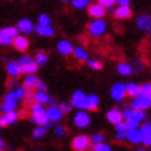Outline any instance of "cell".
I'll return each instance as SVG.
<instances>
[{
  "label": "cell",
  "mask_w": 151,
  "mask_h": 151,
  "mask_svg": "<svg viewBox=\"0 0 151 151\" xmlns=\"http://www.w3.org/2000/svg\"><path fill=\"white\" fill-rule=\"evenodd\" d=\"M15 108H17V99H15L13 92H9L6 94L3 103H1L0 110L4 114V112H9V111H15Z\"/></svg>",
  "instance_id": "cell-1"
},
{
  "label": "cell",
  "mask_w": 151,
  "mask_h": 151,
  "mask_svg": "<svg viewBox=\"0 0 151 151\" xmlns=\"http://www.w3.org/2000/svg\"><path fill=\"white\" fill-rule=\"evenodd\" d=\"M73 124H75L76 128H81V129L87 128V126L90 125V116L83 110H79L78 112L75 114V116H73Z\"/></svg>",
  "instance_id": "cell-2"
},
{
  "label": "cell",
  "mask_w": 151,
  "mask_h": 151,
  "mask_svg": "<svg viewBox=\"0 0 151 151\" xmlns=\"http://www.w3.org/2000/svg\"><path fill=\"white\" fill-rule=\"evenodd\" d=\"M151 105V97H146V96H140L139 94L137 97H134L132 101V110H140L144 111L147 108H150Z\"/></svg>",
  "instance_id": "cell-3"
},
{
  "label": "cell",
  "mask_w": 151,
  "mask_h": 151,
  "mask_svg": "<svg viewBox=\"0 0 151 151\" xmlns=\"http://www.w3.org/2000/svg\"><path fill=\"white\" fill-rule=\"evenodd\" d=\"M72 148L75 151H85L89 148L90 146V142H89V137L85 136V134H81V136H76V137L72 140Z\"/></svg>",
  "instance_id": "cell-4"
},
{
  "label": "cell",
  "mask_w": 151,
  "mask_h": 151,
  "mask_svg": "<svg viewBox=\"0 0 151 151\" xmlns=\"http://www.w3.org/2000/svg\"><path fill=\"white\" fill-rule=\"evenodd\" d=\"M107 29V24L103 21V19H96L93 21L90 25H89V32L92 33L93 36H100L105 32Z\"/></svg>",
  "instance_id": "cell-5"
},
{
  "label": "cell",
  "mask_w": 151,
  "mask_h": 151,
  "mask_svg": "<svg viewBox=\"0 0 151 151\" xmlns=\"http://www.w3.org/2000/svg\"><path fill=\"white\" fill-rule=\"evenodd\" d=\"M126 96V90H125V85L124 83H115L112 89H111V97L115 101H121L124 100Z\"/></svg>",
  "instance_id": "cell-6"
},
{
  "label": "cell",
  "mask_w": 151,
  "mask_h": 151,
  "mask_svg": "<svg viewBox=\"0 0 151 151\" xmlns=\"http://www.w3.org/2000/svg\"><path fill=\"white\" fill-rule=\"evenodd\" d=\"M45 112H46V116L50 122H58L63 118V112L60 111L57 105H50L47 110H45Z\"/></svg>",
  "instance_id": "cell-7"
},
{
  "label": "cell",
  "mask_w": 151,
  "mask_h": 151,
  "mask_svg": "<svg viewBox=\"0 0 151 151\" xmlns=\"http://www.w3.org/2000/svg\"><path fill=\"white\" fill-rule=\"evenodd\" d=\"M136 27L143 31V32H148L151 28V18L150 15H147V14H142V15H139L137 19H136Z\"/></svg>",
  "instance_id": "cell-8"
},
{
  "label": "cell",
  "mask_w": 151,
  "mask_h": 151,
  "mask_svg": "<svg viewBox=\"0 0 151 151\" xmlns=\"http://www.w3.org/2000/svg\"><path fill=\"white\" fill-rule=\"evenodd\" d=\"M99 97L96 94H89V96H85V101H83V110H89V111H94L97 110L99 107Z\"/></svg>",
  "instance_id": "cell-9"
},
{
  "label": "cell",
  "mask_w": 151,
  "mask_h": 151,
  "mask_svg": "<svg viewBox=\"0 0 151 151\" xmlns=\"http://www.w3.org/2000/svg\"><path fill=\"white\" fill-rule=\"evenodd\" d=\"M11 45L14 46V49L18 51H25L28 50V47H29V42L25 36H21V35H17V36L13 39L11 42Z\"/></svg>",
  "instance_id": "cell-10"
},
{
  "label": "cell",
  "mask_w": 151,
  "mask_h": 151,
  "mask_svg": "<svg viewBox=\"0 0 151 151\" xmlns=\"http://www.w3.org/2000/svg\"><path fill=\"white\" fill-rule=\"evenodd\" d=\"M17 29H18V32L28 35V33H32L33 31H35V27H33V24H32V21H31V19L24 18V19H19V21H18Z\"/></svg>",
  "instance_id": "cell-11"
},
{
  "label": "cell",
  "mask_w": 151,
  "mask_h": 151,
  "mask_svg": "<svg viewBox=\"0 0 151 151\" xmlns=\"http://www.w3.org/2000/svg\"><path fill=\"white\" fill-rule=\"evenodd\" d=\"M87 11H89V15L93 17V18L96 19H101L105 15V9H103L100 4H90L87 6Z\"/></svg>",
  "instance_id": "cell-12"
},
{
  "label": "cell",
  "mask_w": 151,
  "mask_h": 151,
  "mask_svg": "<svg viewBox=\"0 0 151 151\" xmlns=\"http://www.w3.org/2000/svg\"><path fill=\"white\" fill-rule=\"evenodd\" d=\"M17 119H18V112L17 111H9V112H4L1 115L0 124H1V126H9V125H13Z\"/></svg>",
  "instance_id": "cell-13"
},
{
  "label": "cell",
  "mask_w": 151,
  "mask_h": 151,
  "mask_svg": "<svg viewBox=\"0 0 151 151\" xmlns=\"http://www.w3.org/2000/svg\"><path fill=\"white\" fill-rule=\"evenodd\" d=\"M31 114H32L33 122H35L37 126H45V125L49 122V119H47V116H46V112H45V108H42V110H39V111H33Z\"/></svg>",
  "instance_id": "cell-14"
},
{
  "label": "cell",
  "mask_w": 151,
  "mask_h": 151,
  "mask_svg": "<svg viewBox=\"0 0 151 151\" xmlns=\"http://www.w3.org/2000/svg\"><path fill=\"white\" fill-rule=\"evenodd\" d=\"M85 93L81 90L73 92L72 97H71V107H76L79 110H83V101H85Z\"/></svg>",
  "instance_id": "cell-15"
},
{
  "label": "cell",
  "mask_w": 151,
  "mask_h": 151,
  "mask_svg": "<svg viewBox=\"0 0 151 151\" xmlns=\"http://www.w3.org/2000/svg\"><path fill=\"white\" fill-rule=\"evenodd\" d=\"M114 15L118 19H128L132 17V10L129 6H119L118 9L114 10Z\"/></svg>",
  "instance_id": "cell-16"
},
{
  "label": "cell",
  "mask_w": 151,
  "mask_h": 151,
  "mask_svg": "<svg viewBox=\"0 0 151 151\" xmlns=\"http://www.w3.org/2000/svg\"><path fill=\"white\" fill-rule=\"evenodd\" d=\"M125 136L133 144H140L142 143V133H140L139 129H128L125 132Z\"/></svg>",
  "instance_id": "cell-17"
},
{
  "label": "cell",
  "mask_w": 151,
  "mask_h": 151,
  "mask_svg": "<svg viewBox=\"0 0 151 151\" xmlns=\"http://www.w3.org/2000/svg\"><path fill=\"white\" fill-rule=\"evenodd\" d=\"M139 130H140V133H142V143L144 144V146L148 147L151 144V125L150 124L143 125Z\"/></svg>",
  "instance_id": "cell-18"
},
{
  "label": "cell",
  "mask_w": 151,
  "mask_h": 151,
  "mask_svg": "<svg viewBox=\"0 0 151 151\" xmlns=\"http://www.w3.org/2000/svg\"><path fill=\"white\" fill-rule=\"evenodd\" d=\"M57 50H58L60 54H63V55H69L71 53H72L73 50V47H72V43L69 40H60L58 42V45H57Z\"/></svg>",
  "instance_id": "cell-19"
},
{
  "label": "cell",
  "mask_w": 151,
  "mask_h": 151,
  "mask_svg": "<svg viewBox=\"0 0 151 151\" xmlns=\"http://www.w3.org/2000/svg\"><path fill=\"white\" fill-rule=\"evenodd\" d=\"M107 119H108V122L112 125H118L121 124L124 119H122V114H121V111L114 108V110H110L107 112Z\"/></svg>",
  "instance_id": "cell-20"
},
{
  "label": "cell",
  "mask_w": 151,
  "mask_h": 151,
  "mask_svg": "<svg viewBox=\"0 0 151 151\" xmlns=\"http://www.w3.org/2000/svg\"><path fill=\"white\" fill-rule=\"evenodd\" d=\"M6 71H7V73H9L10 76L13 79L18 78L19 76V65L17 61H10V63H7V65H6Z\"/></svg>",
  "instance_id": "cell-21"
},
{
  "label": "cell",
  "mask_w": 151,
  "mask_h": 151,
  "mask_svg": "<svg viewBox=\"0 0 151 151\" xmlns=\"http://www.w3.org/2000/svg\"><path fill=\"white\" fill-rule=\"evenodd\" d=\"M125 90H126V96H130L132 99L137 97L140 94V86L137 83H133V82H129L125 85Z\"/></svg>",
  "instance_id": "cell-22"
},
{
  "label": "cell",
  "mask_w": 151,
  "mask_h": 151,
  "mask_svg": "<svg viewBox=\"0 0 151 151\" xmlns=\"http://www.w3.org/2000/svg\"><path fill=\"white\" fill-rule=\"evenodd\" d=\"M51 100V97L47 94L46 92H36L33 93V103H36V104H47L49 101Z\"/></svg>",
  "instance_id": "cell-23"
},
{
  "label": "cell",
  "mask_w": 151,
  "mask_h": 151,
  "mask_svg": "<svg viewBox=\"0 0 151 151\" xmlns=\"http://www.w3.org/2000/svg\"><path fill=\"white\" fill-rule=\"evenodd\" d=\"M36 33H39L40 36H53L54 35V29L51 25H39L37 24L36 28H35Z\"/></svg>",
  "instance_id": "cell-24"
},
{
  "label": "cell",
  "mask_w": 151,
  "mask_h": 151,
  "mask_svg": "<svg viewBox=\"0 0 151 151\" xmlns=\"http://www.w3.org/2000/svg\"><path fill=\"white\" fill-rule=\"evenodd\" d=\"M146 119V114H144V111H140V110H132L130 112V116H129L128 121H133V122H136V124H142L143 121Z\"/></svg>",
  "instance_id": "cell-25"
},
{
  "label": "cell",
  "mask_w": 151,
  "mask_h": 151,
  "mask_svg": "<svg viewBox=\"0 0 151 151\" xmlns=\"http://www.w3.org/2000/svg\"><path fill=\"white\" fill-rule=\"evenodd\" d=\"M72 53H73V55H75V58L79 60V61H87V60H89V54H87V51L85 50L83 47L73 49Z\"/></svg>",
  "instance_id": "cell-26"
},
{
  "label": "cell",
  "mask_w": 151,
  "mask_h": 151,
  "mask_svg": "<svg viewBox=\"0 0 151 151\" xmlns=\"http://www.w3.org/2000/svg\"><path fill=\"white\" fill-rule=\"evenodd\" d=\"M37 78L33 75V73H31V75H27L25 78H24V89H27V90H31V89H33L35 87V83H36Z\"/></svg>",
  "instance_id": "cell-27"
},
{
  "label": "cell",
  "mask_w": 151,
  "mask_h": 151,
  "mask_svg": "<svg viewBox=\"0 0 151 151\" xmlns=\"http://www.w3.org/2000/svg\"><path fill=\"white\" fill-rule=\"evenodd\" d=\"M37 69V65L35 63H29V64H25V65H21L19 67V72L21 73H25V75H31V73H35Z\"/></svg>",
  "instance_id": "cell-28"
},
{
  "label": "cell",
  "mask_w": 151,
  "mask_h": 151,
  "mask_svg": "<svg viewBox=\"0 0 151 151\" xmlns=\"http://www.w3.org/2000/svg\"><path fill=\"white\" fill-rule=\"evenodd\" d=\"M116 71H118L121 75L129 76V75L133 72V67L130 64H126V63H121V64H118V67H116Z\"/></svg>",
  "instance_id": "cell-29"
},
{
  "label": "cell",
  "mask_w": 151,
  "mask_h": 151,
  "mask_svg": "<svg viewBox=\"0 0 151 151\" xmlns=\"http://www.w3.org/2000/svg\"><path fill=\"white\" fill-rule=\"evenodd\" d=\"M33 63L37 65V67H42V65H45L47 63V54L45 51H37L36 55H35V60H33Z\"/></svg>",
  "instance_id": "cell-30"
},
{
  "label": "cell",
  "mask_w": 151,
  "mask_h": 151,
  "mask_svg": "<svg viewBox=\"0 0 151 151\" xmlns=\"http://www.w3.org/2000/svg\"><path fill=\"white\" fill-rule=\"evenodd\" d=\"M0 32L3 33V35H6L7 37H10V39H14V37L18 35V29L15 27H6V28H3Z\"/></svg>",
  "instance_id": "cell-31"
},
{
  "label": "cell",
  "mask_w": 151,
  "mask_h": 151,
  "mask_svg": "<svg viewBox=\"0 0 151 151\" xmlns=\"http://www.w3.org/2000/svg\"><path fill=\"white\" fill-rule=\"evenodd\" d=\"M72 1V6L75 9L78 10H82V9H86L89 3H90V0H71Z\"/></svg>",
  "instance_id": "cell-32"
},
{
  "label": "cell",
  "mask_w": 151,
  "mask_h": 151,
  "mask_svg": "<svg viewBox=\"0 0 151 151\" xmlns=\"http://www.w3.org/2000/svg\"><path fill=\"white\" fill-rule=\"evenodd\" d=\"M89 142H92L93 144L104 143V134L103 133H94V134H92V137H89Z\"/></svg>",
  "instance_id": "cell-33"
},
{
  "label": "cell",
  "mask_w": 151,
  "mask_h": 151,
  "mask_svg": "<svg viewBox=\"0 0 151 151\" xmlns=\"http://www.w3.org/2000/svg\"><path fill=\"white\" fill-rule=\"evenodd\" d=\"M46 132H47V129L45 126H37L33 130V139H42L46 134Z\"/></svg>",
  "instance_id": "cell-34"
},
{
  "label": "cell",
  "mask_w": 151,
  "mask_h": 151,
  "mask_svg": "<svg viewBox=\"0 0 151 151\" xmlns=\"http://www.w3.org/2000/svg\"><path fill=\"white\" fill-rule=\"evenodd\" d=\"M140 96L151 97V85L150 83H144L143 86H140Z\"/></svg>",
  "instance_id": "cell-35"
},
{
  "label": "cell",
  "mask_w": 151,
  "mask_h": 151,
  "mask_svg": "<svg viewBox=\"0 0 151 151\" xmlns=\"http://www.w3.org/2000/svg\"><path fill=\"white\" fill-rule=\"evenodd\" d=\"M37 22H39V25H50L51 19L47 14H40V15L37 17Z\"/></svg>",
  "instance_id": "cell-36"
},
{
  "label": "cell",
  "mask_w": 151,
  "mask_h": 151,
  "mask_svg": "<svg viewBox=\"0 0 151 151\" xmlns=\"http://www.w3.org/2000/svg\"><path fill=\"white\" fill-rule=\"evenodd\" d=\"M25 92H27V89H24V87H17L15 90H14V96H15V99L17 100H22L24 99V96H25Z\"/></svg>",
  "instance_id": "cell-37"
},
{
  "label": "cell",
  "mask_w": 151,
  "mask_h": 151,
  "mask_svg": "<svg viewBox=\"0 0 151 151\" xmlns=\"http://www.w3.org/2000/svg\"><path fill=\"white\" fill-rule=\"evenodd\" d=\"M57 107H58L60 111L63 112V115H64V114H69V112H71V110H72V107H71L69 104H67V103H60Z\"/></svg>",
  "instance_id": "cell-38"
},
{
  "label": "cell",
  "mask_w": 151,
  "mask_h": 151,
  "mask_svg": "<svg viewBox=\"0 0 151 151\" xmlns=\"http://www.w3.org/2000/svg\"><path fill=\"white\" fill-rule=\"evenodd\" d=\"M87 64L92 69H101L103 68V64H101L100 61H97V60H87Z\"/></svg>",
  "instance_id": "cell-39"
},
{
  "label": "cell",
  "mask_w": 151,
  "mask_h": 151,
  "mask_svg": "<svg viewBox=\"0 0 151 151\" xmlns=\"http://www.w3.org/2000/svg\"><path fill=\"white\" fill-rule=\"evenodd\" d=\"M115 3V0H99V3L97 4H100L103 9H110V7H112Z\"/></svg>",
  "instance_id": "cell-40"
},
{
  "label": "cell",
  "mask_w": 151,
  "mask_h": 151,
  "mask_svg": "<svg viewBox=\"0 0 151 151\" xmlns=\"http://www.w3.org/2000/svg\"><path fill=\"white\" fill-rule=\"evenodd\" d=\"M93 151H111V147L108 144H104V143H100V144H94V148Z\"/></svg>",
  "instance_id": "cell-41"
},
{
  "label": "cell",
  "mask_w": 151,
  "mask_h": 151,
  "mask_svg": "<svg viewBox=\"0 0 151 151\" xmlns=\"http://www.w3.org/2000/svg\"><path fill=\"white\" fill-rule=\"evenodd\" d=\"M32 61H33V58L31 57V55H22V57H21V58H19L17 63H18V65L21 67V65L29 64V63H32Z\"/></svg>",
  "instance_id": "cell-42"
},
{
  "label": "cell",
  "mask_w": 151,
  "mask_h": 151,
  "mask_svg": "<svg viewBox=\"0 0 151 151\" xmlns=\"http://www.w3.org/2000/svg\"><path fill=\"white\" fill-rule=\"evenodd\" d=\"M11 42H13V39H10V37H7L6 35H3V33L0 32V45L1 46H10Z\"/></svg>",
  "instance_id": "cell-43"
},
{
  "label": "cell",
  "mask_w": 151,
  "mask_h": 151,
  "mask_svg": "<svg viewBox=\"0 0 151 151\" xmlns=\"http://www.w3.org/2000/svg\"><path fill=\"white\" fill-rule=\"evenodd\" d=\"M54 132H55V134H57V136H60V137H63V136H65V134H67L65 128H64V126H60V125L54 128Z\"/></svg>",
  "instance_id": "cell-44"
},
{
  "label": "cell",
  "mask_w": 151,
  "mask_h": 151,
  "mask_svg": "<svg viewBox=\"0 0 151 151\" xmlns=\"http://www.w3.org/2000/svg\"><path fill=\"white\" fill-rule=\"evenodd\" d=\"M24 99H25V104H31V103H32L33 101V93L31 92V90H27V92H25V96H24Z\"/></svg>",
  "instance_id": "cell-45"
},
{
  "label": "cell",
  "mask_w": 151,
  "mask_h": 151,
  "mask_svg": "<svg viewBox=\"0 0 151 151\" xmlns=\"http://www.w3.org/2000/svg\"><path fill=\"white\" fill-rule=\"evenodd\" d=\"M35 87L37 89V92H46V85L42 82V81H39V79H37L36 83H35Z\"/></svg>",
  "instance_id": "cell-46"
},
{
  "label": "cell",
  "mask_w": 151,
  "mask_h": 151,
  "mask_svg": "<svg viewBox=\"0 0 151 151\" xmlns=\"http://www.w3.org/2000/svg\"><path fill=\"white\" fill-rule=\"evenodd\" d=\"M115 126H116V133H125L126 130H128V128H126L125 122H121V124L115 125Z\"/></svg>",
  "instance_id": "cell-47"
},
{
  "label": "cell",
  "mask_w": 151,
  "mask_h": 151,
  "mask_svg": "<svg viewBox=\"0 0 151 151\" xmlns=\"http://www.w3.org/2000/svg\"><path fill=\"white\" fill-rule=\"evenodd\" d=\"M130 112H132V108H125L124 111H121V114H122V119L128 121L129 116H130Z\"/></svg>",
  "instance_id": "cell-48"
},
{
  "label": "cell",
  "mask_w": 151,
  "mask_h": 151,
  "mask_svg": "<svg viewBox=\"0 0 151 151\" xmlns=\"http://www.w3.org/2000/svg\"><path fill=\"white\" fill-rule=\"evenodd\" d=\"M115 3H118L119 6H129L130 0H115Z\"/></svg>",
  "instance_id": "cell-49"
},
{
  "label": "cell",
  "mask_w": 151,
  "mask_h": 151,
  "mask_svg": "<svg viewBox=\"0 0 151 151\" xmlns=\"http://www.w3.org/2000/svg\"><path fill=\"white\" fill-rule=\"evenodd\" d=\"M116 139H118L119 142H122V140L126 139V136H125V133H116Z\"/></svg>",
  "instance_id": "cell-50"
},
{
  "label": "cell",
  "mask_w": 151,
  "mask_h": 151,
  "mask_svg": "<svg viewBox=\"0 0 151 151\" xmlns=\"http://www.w3.org/2000/svg\"><path fill=\"white\" fill-rule=\"evenodd\" d=\"M27 116V111L25 110H22L21 112H18V118H25Z\"/></svg>",
  "instance_id": "cell-51"
},
{
  "label": "cell",
  "mask_w": 151,
  "mask_h": 151,
  "mask_svg": "<svg viewBox=\"0 0 151 151\" xmlns=\"http://www.w3.org/2000/svg\"><path fill=\"white\" fill-rule=\"evenodd\" d=\"M3 147H4V142L0 139V148H3Z\"/></svg>",
  "instance_id": "cell-52"
},
{
  "label": "cell",
  "mask_w": 151,
  "mask_h": 151,
  "mask_svg": "<svg viewBox=\"0 0 151 151\" xmlns=\"http://www.w3.org/2000/svg\"><path fill=\"white\" fill-rule=\"evenodd\" d=\"M13 85H14V82H13V81H10V82L7 83V86H9V87H13Z\"/></svg>",
  "instance_id": "cell-53"
},
{
  "label": "cell",
  "mask_w": 151,
  "mask_h": 151,
  "mask_svg": "<svg viewBox=\"0 0 151 151\" xmlns=\"http://www.w3.org/2000/svg\"><path fill=\"white\" fill-rule=\"evenodd\" d=\"M108 13H111V14H114V9H112V7H110V9H108Z\"/></svg>",
  "instance_id": "cell-54"
},
{
  "label": "cell",
  "mask_w": 151,
  "mask_h": 151,
  "mask_svg": "<svg viewBox=\"0 0 151 151\" xmlns=\"http://www.w3.org/2000/svg\"><path fill=\"white\" fill-rule=\"evenodd\" d=\"M137 151H147V148H139Z\"/></svg>",
  "instance_id": "cell-55"
},
{
  "label": "cell",
  "mask_w": 151,
  "mask_h": 151,
  "mask_svg": "<svg viewBox=\"0 0 151 151\" xmlns=\"http://www.w3.org/2000/svg\"><path fill=\"white\" fill-rule=\"evenodd\" d=\"M61 1H63V3H68L69 0H61Z\"/></svg>",
  "instance_id": "cell-56"
},
{
  "label": "cell",
  "mask_w": 151,
  "mask_h": 151,
  "mask_svg": "<svg viewBox=\"0 0 151 151\" xmlns=\"http://www.w3.org/2000/svg\"><path fill=\"white\" fill-rule=\"evenodd\" d=\"M0 128H1V124H0Z\"/></svg>",
  "instance_id": "cell-57"
}]
</instances>
